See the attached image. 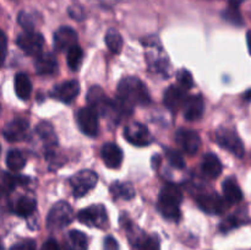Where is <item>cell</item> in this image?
<instances>
[{
    "label": "cell",
    "mask_w": 251,
    "mask_h": 250,
    "mask_svg": "<svg viewBox=\"0 0 251 250\" xmlns=\"http://www.w3.org/2000/svg\"><path fill=\"white\" fill-rule=\"evenodd\" d=\"M117 100L131 109L134 105H147L151 102L146 85L135 76H126L122 78L118 85Z\"/></svg>",
    "instance_id": "6da1fadb"
},
{
    "label": "cell",
    "mask_w": 251,
    "mask_h": 250,
    "mask_svg": "<svg viewBox=\"0 0 251 250\" xmlns=\"http://www.w3.org/2000/svg\"><path fill=\"white\" fill-rule=\"evenodd\" d=\"M28 131V122L22 118H17L6 124L2 130V135L10 142H19L26 139Z\"/></svg>",
    "instance_id": "4fadbf2b"
},
{
    "label": "cell",
    "mask_w": 251,
    "mask_h": 250,
    "mask_svg": "<svg viewBox=\"0 0 251 250\" xmlns=\"http://www.w3.org/2000/svg\"><path fill=\"white\" fill-rule=\"evenodd\" d=\"M15 92L20 100H28L32 93V83L28 76L24 73H19L15 76Z\"/></svg>",
    "instance_id": "cb8c5ba5"
},
{
    "label": "cell",
    "mask_w": 251,
    "mask_h": 250,
    "mask_svg": "<svg viewBox=\"0 0 251 250\" xmlns=\"http://www.w3.org/2000/svg\"><path fill=\"white\" fill-rule=\"evenodd\" d=\"M77 220L88 227L104 228L108 222L107 211L103 205L88 206L77 213Z\"/></svg>",
    "instance_id": "52a82bcc"
},
{
    "label": "cell",
    "mask_w": 251,
    "mask_h": 250,
    "mask_svg": "<svg viewBox=\"0 0 251 250\" xmlns=\"http://www.w3.org/2000/svg\"><path fill=\"white\" fill-rule=\"evenodd\" d=\"M36 131L37 134L39 135V137L43 140V142L47 146L53 147L58 145V137H56L53 126H51L49 123L42 122L41 124L36 127Z\"/></svg>",
    "instance_id": "484cf974"
},
{
    "label": "cell",
    "mask_w": 251,
    "mask_h": 250,
    "mask_svg": "<svg viewBox=\"0 0 251 250\" xmlns=\"http://www.w3.org/2000/svg\"><path fill=\"white\" fill-rule=\"evenodd\" d=\"M184 118L188 122H196L201 119L205 112V103L201 96H190L184 102Z\"/></svg>",
    "instance_id": "2e32d148"
},
{
    "label": "cell",
    "mask_w": 251,
    "mask_h": 250,
    "mask_svg": "<svg viewBox=\"0 0 251 250\" xmlns=\"http://www.w3.org/2000/svg\"><path fill=\"white\" fill-rule=\"evenodd\" d=\"M5 185L9 189H14L17 185H26L28 183V178H25L21 175H11V174H6L4 178Z\"/></svg>",
    "instance_id": "e575fe53"
},
{
    "label": "cell",
    "mask_w": 251,
    "mask_h": 250,
    "mask_svg": "<svg viewBox=\"0 0 251 250\" xmlns=\"http://www.w3.org/2000/svg\"><path fill=\"white\" fill-rule=\"evenodd\" d=\"M105 43H107L108 48L112 53L114 54H119L123 49V37L117 29L110 28L108 29L107 33H105Z\"/></svg>",
    "instance_id": "4316f807"
},
{
    "label": "cell",
    "mask_w": 251,
    "mask_h": 250,
    "mask_svg": "<svg viewBox=\"0 0 251 250\" xmlns=\"http://www.w3.org/2000/svg\"><path fill=\"white\" fill-rule=\"evenodd\" d=\"M216 141L220 145L222 149L227 150L228 152L233 153L234 156L243 158L245 154L244 144H243L242 139L238 136L237 132L229 127H220L216 131Z\"/></svg>",
    "instance_id": "277c9868"
},
{
    "label": "cell",
    "mask_w": 251,
    "mask_h": 250,
    "mask_svg": "<svg viewBox=\"0 0 251 250\" xmlns=\"http://www.w3.org/2000/svg\"><path fill=\"white\" fill-rule=\"evenodd\" d=\"M10 250H37L36 242L32 239L22 240V242L16 243L15 245H12Z\"/></svg>",
    "instance_id": "74e56055"
},
{
    "label": "cell",
    "mask_w": 251,
    "mask_h": 250,
    "mask_svg": "<svg viewBox=\"0 0 251 250\" xmlns=\"http://www.w3.org/2000/svg\"><path fill=\"white\" fill-rule=\"evenodd\" d=\"M36 200L28 196L20 198L14 206V212L20 217H28L36 210Z\"/></svg>",
    "instance_id": "d4e9b609"
},
{
    "label": "cell",
    "mask_w": 251,
    "mask_h": 250,
    "mask_svg": "<svg viewBox=\"0 0 251 250\" xmlns=\"http://www.w3.org/2000/svg\"><path fill=\"white\" fill-rule=\"evenodd\" d=\"M245 98H248V100H250V98H251V91H249V92H248L247 95H245Z\"/></svg>",
    "instance_id": "7bdbcfd3"
},
{
    "label": "cell",
    "mask_w": 251,
    "mask_h": 250,
    "mask_svg": "<svg viewBox=\"0 0 251 250\" xmlns=\"http://www.w3.org/2000/svg\"><path fill=\"white\" fill-rule=\"evenodd\" d=\"M110 194L114 200H131L136 195V191L130 183L114 181L110 185Z\"/></svg>",
    "instance_id": "603a6c76"
},
{
    "label": "cell",
    "mask_w": 251,
    "mask_h": 250,
    "mask_svg": "<svg viewBox=\"0 0 251 250\" xmlns=\"http://www.w3.org/2000/svg\"><path fill=\"white\" fill-rule=\"evenodd\" d=\"M16 43L27 55L38 56L43 51L44 38L39 32L25 31L17 37Z\"/></svg>",
    "instance_id": "ba28073f"
},
{
    "label": "cell",
    "mask_w": 251,
    "mask_h": 250,
    "mask_svg": "<svg viewBox=\"0 0 251 250\" xmlns=\"http://www.w3.org/2000/svg\"><path fill=\"white\" fill-rule=\"evenodd\" d=\"M98 175L93 171L90 169H85L78 173L74 174L70 178L69 183H70L71 190L75 198H82V196L87 195L95 186L97 185Z\"/></svg>",
    "instance_id": "5b68a950"
},
{
    "label": "cell",
    "mask_w": 251,
    "mask_h": 250,
    "mask_svg": "<svg viewBox=\"0 0 251 250\" xmlns=\"http://www.w3.org/2000/svg\"><path fill=\"white\" fill-rule=\"evenodd\" d=\"M41 250H60V247H59V244L55 242V240L50 239V240H47V242L44 243Z\"/></svg>",
    "instance_id": "ab89813d"
},
{
    "label": "cell",
    "mask_w": 251,
    "mask_h": 250,
    "mask_svg": "<svg viewBox=\"0 0 251 250\" xmlns=\"http://www.w3.org/2000/svg\"><path fill=\"white\" fill-rule=\"evenodd\" d=\"M104 250H119V244L113 237H107L104 239Z\"/></svg>",
    "instance_id": "f35d334b"
},
{
    "label": "cell",
    "mask_w": 251,
    "mask_h": 250,
    "mask_svg": "<svg viewBox=\"0 0 251 250\" xmlns=\"http://www.w3.org/2000/svg\"><path fill=\"white\" fill-rule=\"evenodd\" d=\"M245 0H228V6H233V7H239L240 5L244 2Z\"/></svg>",
    "instance_id": "60d3db41"
},
{
    "label": "cell",
    "mask_w": 251,
    "mask_h": 250,
    "mask_svg": "<svg viewBox=\"0 0 251 250\" xmlns=\"http://www.w3.org/2000/svg\"><path fill=\"white\" fill-rule=\"evenodd\" d=\"M77 33L69 26H63L54 33V47L58 51H68L77 44Z\"/></svg>",
    "instance_id": "7c38bea8"
},
{
    "label": "cell",
    "mask_w": 251,
    "mask_h": 250,
    "mask_svg": "<svg viewBox=\"0 0 251 250\" xmlns=\"http://www.w3.org/2000/svg\"><path fill=\"white\" fill-rule=\"evenodd\" d=\"M6 164L10 171L19 172L25 167L26 159H25L21 151H19V150H11V151H9V153L6 156Z\"/></svg>",
    "instance_id": "83f0119b"
},
{
    "label": "cell",
    "mask_w": 251,
    "mask_h": 250,
    "mask_svg": "<svg viewBox=\"0 0 251 250\" xmlns=\"http://www.w3.org/2000/svg\"><path fill=\"white\" fill-rule=\"evenodd\" d=\"M199 207L208 215H222L229 207V203L217 194H202L196 199Z\"/></svg>",
    "instance_id": "9c48e42d"
},
{
    "label": "cell",
    "mask_w": 251,
    "mask_h": 250,
    "mask_svg": "<svg viewBox=\"0 0 251 250\" xmlns=\"http://www.w3.org/2000/svg\"><path fill=\"white\" fill-rule=\"evenodd\" d=\"M201 169H202L203 175L210 179H216L221 175L223 167L220 158L215 153H206L202 159Z\"/></svg>",
    "instance_id": "ffe728a7"
},
{
    "label": "cell",
    "mask_w": 251,
    "mask_h": 250,
    "mask_svg": "<svg viewBox=\"0 0 251 250\" xmlns=\"http://www.w3.org/2000/svg\"><path fill=\"white\" fill-rule=\"evenodd\" d=\"M166 156L167 159L169 161V163H171L174 168H185V158H184V156L179 151H176V150H167Z\"/></svg>",
    "instance_id": "1f68e13d"
},
{
    "label": "cell",
    "mask_w": 251,
    "mask_h": 250,
    "mask_svg": "<svg viewBox=\"0 0 251 250\" xmlns=\"http://www.w3.org/2000/svg\"><path fill=\"white\" fill-rule=\"evenodd\" d=\"M176 81L179 83V87L184 91L191 90L194 86L193 76L185 69H181V70L178 71V74H176Z\"/></svg>",
    "instance_id": "d6a6232c"
},
{
    "label": "cell",
    "mask_w": 251,
    "mask_h": 250,
    "mask_svg": "<svg viewBox=\"0 0 251 250\" xmlns=\"http://www.w3.org/2000/svg\"><path fill=\"white\" fill-rule=\"evenodd\" d=\"M87 103L98 115H108L115 113L114 100H110L103 88L100 86H92L87 93Z\"/></svg>",
    "instance_id": "8992f818"
},
{
    "label": "cell",
    "mask_w": 251,
    "mask_h": 250,
    "mask_svg": "<svg viewBox=\"0 0 251 250\" xmlns=\"http://www.w3.org/2000/svg\"><path fill=\"white\" fill-rule=\"evenodd\" d=\"M0 112H1V107H0Z\"/></svg>",
    "instance_id": "ee69618b"
},
{
    "label": "cell",
    "mask_w": 251,
    "mask_h": 250,
    "mask_svg": "<svg viewBox=\"0 0 251 250\" xmlns=\"http://www.w3.org/2000/svg\"><path fill=\"white\" fill-rule=\"evenodd\" d=\"M223 198L229 205H235L243 201V191L234 178H228L223 181Z\"/></svg>",
    "instance_id": "44dd1931"
},
{
    "label": "cell",
    "mask_w": 251,
    "mask_h": 250,
    "mask_svg": "<svg viewBox=\"0 0 251 250\" xmlns=\"http://www.w3.org/2000/svg\"><path fill=\"white\" fill-rule=\"evenodd\" d=\"M124 137L135 146H149L152 142L149 127L141 123H132L127 125L124 129Z\"/></svg>",
    "instance_id": "8fae6325"
},
{
    "label": "cell",
    "mask_w": 251,
    "mask_h": 250,
    "mask_svg": "<svg viewBox=\"0 0 251 250\" xmlns=\"http://www.w3.org/2000/svg\"><path fill=\"white\" fill-rule=\"evenodd\" d=\"M244 222L245 221L243 218H240L238 215H232L226 218L225 221H222V223L220 225V230L223 233H227L229 230L234 229V228L239 227V225H244Z\"/></svg>",
    "instance_id": "836d02e7"
},
{
    "label": "cell",
    "mask_w": 251,
    "mask_h": 250,
    "mask_svg": "<svg viewBox=\"0 0 251 250\" xmlns=\"http://www.w3.org/2000/svg\"><path fill=\"white\" fill-rule=\"evenodd\" d=\"M83 60V51L80 47L76 46L71 47L68 50V65L73 71H76L80 69L81 64Z\"/></svg>",
    "instance_id": "f1b7e54d"
},
{
    "label": "cell",
    "mask_w": 251,
    "mask_h": 250,
    "mask_svg": "<svg viewBox=\"0 0 251 250\" xmlns=\"http://www.w3.org/2000/svg\"><path fill=\"white\" fill-rule=\"evenodd\" d=\"M78 127L83 134L88 136H97L100 125H98V114L90 107L81 108L76 114Z\"/></svg>",
    "instance_id": "30bf717a"
},
{
    "label": "cell",
    "mask_w": 251,
    "mask_h": 250,
    "mask_svg": "<svg viewBox=\"0 0 251 250\" xmlns=\"http://www.w3.org/2000/svg\"><path fill=\"white\" fill-rule=\"evenodd\" d=\"M38 75H53L58 71V60L51 53H43L37 56L34 63Z\"/></svg>",
    "instance_id": "d6986e66"
},
{
    "label": "cell",
    "mask_w": 251,
    "mask_h": 250,
    "mask_svg": "<svg viewBox=\"0 0 251 250\" xmlns=\"http://www.w3.org/2000/svg\"><path fill=\"white\" fill-rule=\"evenodd\" d=\"M136 247L139 250H161V244L157 237L142 235L136 240Z\"/></svg>",
    "instance_id": "4dcf8cb0"
},
{
    "label": "cell",
    "mask_w": 251,
    "mask_h": 250,
    "mask_svg": "<svg viewBox=\"0 0 251 250\" xmlns=\"http://www.w3.org/2000/svg\"><path fill=\"white\" fill-rule=\"evenodd\" d=\"M100 156H102L103 162L108 168H119L123 162V151L117 144L108 142L103 145L100 150Z\"/></svg>",
    "instance_id": "e0dca14e"
},
{
    "label": "cell",
    "mask_w": 251,
    "mask_h": 250,
    "mask_svg": "<svg viewBox=\"0 0 251 250\" xmlns=\"http://www.w3.org/2000/svg\"><path fill=\"white\" fill-rule=\"evenodd\" d=\"M80 93V85L76 80L65 81L60 85L55 86L51 96L63 103H71Z\"/></svg>",
    "instance_id": "9a60e30c"
},
{
    "label": "cell",
    "mask_w": 251,
    "mask_h": 250,
    "mask_svg": "<svg viewBox=\"0 0 251 250\" xmlns=\"http://www.w3.org/2000/svg\"><path fill=\"white\" fill-rule=\"evenodd\" d=\"M222 17L227 22L234 25V26H244V19H243V15L242 12H240L239 7L227 6V9L222 12Z\"/></svg>",
    "instance_id": "f546056e"
},
{
    "label": "cell",
    "mask_w": 251,
    "mask_h": 250,
    "mask_svg": "<svg viewBox=\"0 0 251 250\" xmlns=\"http://www.w3.org/2000/svg\"><path fill=\"white\" fill-rule=\"evenodd\" d=\"M7 53V37L2 29H0V65L5 61Z\"/></svg>",
    "instance_id": "8d00e7d4"
},
{
    "label": "cell",
    "mask_w": 251,
    "mask_h": 250,
    "mask_svg": "<svg viewBox=\"0 0 251 250\" xmlns=\"http://www.w3.org/2000/svg\"><path fill=\"white\" fill-rule=\"evenodd\" d=\"M19 24L24 27L25 31H33V20H32L31 15H28L27 12H21L19 15Z\"/></svg>",
    "instance_id": "d590c367"
},
{
    "label": "cell",
    "mask_w": 251,
    "mask_h": 250,
    "mask_svg": "<svg viewBox=\"0 0 251 250\" xmlns=\"http://www.w3.org/2000/svg\"><path fill=\"white\" fill-rule=\"evenodd\" d=\"M183 200V194L180 189L174 184H167L162 188L158 199V208L164 218L169 221L180 220V202Z\"/></svg>",
    "instance_id": "7a4b0ae2"
},
{
    "label": "cell",
    "mask_w": 251,
    "mask_h": 250,
    "mask_svg": "<svg viewBox=\"0 0 251 250\" xmlns=\"http://www.w3.org/2000/svg\"><path fill=\"white\" fill-rule=\"evenodd\" d=\"M87 237L80 230H70L64 239L65 250H87Z\"/></svg>",
    "instance_id": "7402d4cb"
},
{
    "label": "cell",
    "mask_w": 251,
    "mask_h": 250,
    "mask_svg": "<svg viewBox=\"0 0 251 250\" xmlns=\"http://www.w3.org/2000/svg\"><path fill=\"white\" fill-rule=\"evenodd\" d=\"M176 142L188 154H195L201 145V140L198 132L190 129L179 130L176 132Z\"/></svg>",
    "instance_id": "5bb4252c"
},
{
    "label": "cell",
    "mask_w": 251,
    "mask_h": 250,
    "mask_svg": "<svg viewBox=\"0 0 251 250\" xmlns=\"http://www.w3.org/2000/svg\"><path fill=\"white\" fill-rule=\"evenodd\" d=\"M74 217L75 215H74L73 207L65 201H59L49 211L48 217H47V225L51 230L63 229L73 222Z\"/></svg>",
    "instance_id": "3957f363"
},
{
    "label": "cell",
    "mask_w": 251,
    "mask_h": 250,
    "mask_svg": "<svg viewBox=\"0 0 251 250\" xmlns=\"http://www.w3.org/2000/svg\"><path fill=\"white\" fill-rule=\"evenodd\" d=\"M247 43H248V49H249V53L251 55V31L247 33Z\"/></svg>",
    "instance_id": "b9f144b4"
},
{
    "label": "cell",
    "mask_w": 251,
    "mask_h": 250,
    "mask_svg": "<svg viewBox=\"0 0 251 250\" xmlns=\"http://www.w3.org/2000/svg\"><path fill=\"white\" fill-rule=\"evenodd\" d=\"M185 100L186 97L185 93H184V90H181L178 86H171V87L167 88L166 92H164V105H166L171 112H178V110L184 105Z\"/></svg>",
    "instance_id": "ac0fdd59"
}]
</instances>
